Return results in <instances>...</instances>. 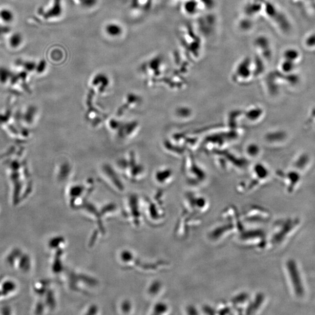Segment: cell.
Instances as JSON below:
<instances>
[{"mask_svg":"<svg viewBox=\"0 0 315 315\" xmlns=\"http://www.w3.org/2000/svg\"><path fill=\"white\" fill-rule=\"evenodd\" d=\"M301 219L289 217L279 219L268 233L269 250L283 248L289 244L302 227Z\"/></svg>","mask_w":315,"mask_h":315,"instance_id":"obj_1","label":"cell"},{"mask_svg":"<svg viewBox=\"0 0 315 315\" xmlns=\"http://www.w3.org/2000/svg\"><path fill=\"white\" fill-rule=\"evenodd\" d=\"M283 269L288 287L292 295L300 301L307 298V282L298 261L294 258H289L285 261Z\"/></svg>","mask_w":315,"mask_h":315,"instance_id":"obj_2","label":"cell"},{"mask_svg":"<svg viewBox=\"0 0 315 315\" xmlns=\"http://www.w3.org/2000/svg\"><path fill=\"white\" fill-rule=\"evenodd\" d=\"M239 244L256 251L269 250L268 233L260 229H245L238 234Z\"/></svg>","mask_w":315,"mask_h":315,"instance_id":"obj_3","label":"cell"},{"mask_svg":"<svg viewBox=\"0 0 315 315\" xmlns=\"http://www.w3.org/2000/svg\"><path fill=\"white\" fill-rule=\"evenodd\" d=\"M244 229V224L221 220L220 224L217 225L209 231L208 237L210 241L220 244L234 235H238Z\"/></svg>","mask_w":315,"mask_h":315,"instance_id":"obj_4","label":"cell"},{"mask_svg":"<svg viewBox=\"0 0 315 315\" xmlns=\"http://www.w3.org/2000/svg\"><path fill=\"white\" fill-rule=\"evenodd\" d=\"M243 223H266L271 220L272 214L268 209L257 205H251L241 212Z\"/></svg>","mask_w":315,"mask_h":315,"instance_id":"obj_5","label":"cell"},{"mask_svg":"<svg viewBox=\"0 0 315 315\" xmlns=\"http://www.w3.org/2000/svg\"><path fill=\"white\" fill-rule=\"evenodd\" d=\"M184 203V210L192 214L202 216L210 210V204L206 198L196 194H188Z\"/></svg>","mask_w":315,"mask_h":315,"instance_id":"obj_6","label":"cell"},{"mask_svg":"<svg viewBox=\"0 0 315 315\" xmlns=\"http://www.w3.org/2000/svg\"><path fill=\"white\" fill-rule=\"evenodd\" d=\"M201 223L200 216L190 214L184 210L177 223L176 235L180 238H185L192 229L199 226Z\"/></svg>","mask_w":315,"mask_h":315,"instance_id":"obj_7","label":"cell"},{"mask_svg":"<svg viewBox=\"0 0 315 315\" xmlns=\"http://www.w3.org/2000/svg\"><path fill=\"white\" fill-rule=\"evenodd\" d=\"M268 298L263 293H257L252 297L245 315H258L262 313L268 305Z\"/></svg>","mask_w":315,"mask_h":315,"instance_id":"obj_8","label":"cell"},{"mask_svg":"<svg viewBox=\"0 0 315 315\" xmlns=\"http://www.w3.org/2000/svg\"><path fill=\"white\" fill-rule=\"evenodd\" d=\"M251 297L246 292H241L236 294L230 300L235 314H245L249 304L251 301Z\"/></svg>","mask_w":315,"mask_h":315,"instance_id":"obj_9","label":"cell"},{"mask_svg":"<svg viewBox=\"0 0 315 315\" xmlns=\"http://www.w3.org/2000/svg\"><path fill=\"white\" fill-rule=\"evenodd\" d=\"M121 25L115 22L109 23L105 27V32L106 34L111 38H118L123 34Z\"/></svg>","mask_w":315,"mask_h":315,"instance_id":"obj_10","label":"cell"},{"mask_svg":"<svg viewBox=\"0 0 315 315\" xmlns=\"http://www.w3.org/2000/svg\"><path fill=\"white\" fill-rule=\"evenodd\" d=\"M215 314L218 315H235L232 305L229 301H221L215 307Z\"/></svg>","mask_w":315,"mask_h":315,"instance_id":"obj_11","label":"cell"},{"mask_svg":"<svg viewBox=\"0 0 315 315\" xmlns=\"http://www.w3.org/2000/svg\"><path fill=\"white\" fill-rule=\"evenodd\" d=\"M284 60L296 63L301 59V52L295 48H290L284 53Z\"/></svg>","mask_w":315,"mask_h":315,"instance_id":"obj_12","label":"cell"},{"mask_svg":"<svg viewBox=\"0 0 315 315\" xmlns=\"http://www.w3.org/2000/svg\"><path fill=\"white\" fill-rule=\"evenodd\" d=\"M170 308L166 303L158 302L153 306L151 309V314L166 315L169 314Z\"/></svg>","mask_w":315,"mask_h":315,"instance_id":"obj_13","label":"cell"},{"mask_svg":"<svg viewBox=\"0 0 315 315\" xmlns=\"http://www.w3.org/2000/svg\"><path fill=\"white\" fill-rule=\"evenodd\" d=\"M163 290V284L160 281H155L149 286L148 293L150 296L155 297L160 295Z\"/></svg>","mask_w":315,"mask_h":315,"instance_id":"obj_14","label":"cell"},{"mask_svg":"<svg viewBox=\"0 0 315 315\" xmlns=\"http://www.w3.org/2000/svg\"><path fill=\"white\" fill-rule=\"evenodd\" d=\"M304 44L308 49H315V32L310 33L305 37Z\"/></svg>","mask_w":315,"mask_h":315,"instance_id":"obj_15","label":"cell"},{"mask_svg":"<svg viewBox=\"0 0 315 315\" xmlns=\"http://www.w3.org/2000/svg\"><path fill=\"white\" fill-rule=\"evenodd\" d=\"M281 67L284 73H292L295 70L296 63L287 61V60H284V62L282 63Z\"/></svg>","mask_w":315,"mask_h":315,"instance_id":"obj_16","label":"cell"},{"mask_svg":"<svg viewBox=\"0 0 315 315\" xmlns=\"http://www.w3.org/2000/svg\"><path fill=\"white\" fill-rule=\"evenodd\" d=\"M21 41H22V38H21L20 35L15 34L11 38L10 43L12 46L17 47L20 45Z\"/></svg>","mask_w":315,"mask_h":315,"instance_id":"obj_17","label":"cell"},{"mask_svg":"<svg viewBox=\"0 0 315 315\" xmlns=\"http://www.w3.org/2000/svg\"><path fill=\"white\" fill-rule=\"evenodd\" d=\"M1 16L3 20L5 22H11L13 20V15L11 13V11L8 10H4L1 13Z\"/></svg>","mask_w":315,"mask_h":315,"instance_id":"obj_18","label":"cell"},{"mask_svg":"<svg viewBox=\"0 0 315 315\" xmlns=\"http://www.w3.org/2000/svg\"><path fill=\"white\" fill-rule=\"evenodd\" d=\"M186 314L189 315H199L200 313L198 312L196 308L193 305H189L185 309Z\"/></svg>","mask_w":315,"mask_h":315,"instance_id":"obj_19","label":"cell"},{"mask_svg":"<svg viewBox=\"0 0 315 315\" xmlns=\"http://www.w3.org/2000/svg\"><path fill=\"white\" fill-rule=\"evenodd\" d=\"M202 310L204 313L206 315H214L215 314V308L210 307L209 305L203 306Z\"/></svg>","mask_w":315,"mask_h":315,"instance_id":"obj_20","label":"cell"},{"mask_svg":"<svg viewBox=\"0 0 315 315\" xmlns=\"http://www.w3.org/2000/svg\"><path fill=\"white\" fill-rule=\"evenodd\" d=\"M131 306L130 303L128 301L123 302L121 306V310L124 312V314H127V311L130 312L131 310Z\"/></svg>","mask_w":315,"mask_h":315,"instance_id":"obj_21","label":"cell"},{"mask_svg":"<svg viewBox=\"0 0 315 315\" xmlns=\"http://www.w3.org/2000/svg\"><path fill=\"white\" fill-rule=\"evenodd\" d=\"M80 4L84 5L89 6L94 4L95 0H77Z\"/></svg>","mask_w":315,"mask_h":315,"instance_id":"obj_22","label":"cell"}]
</instances>
